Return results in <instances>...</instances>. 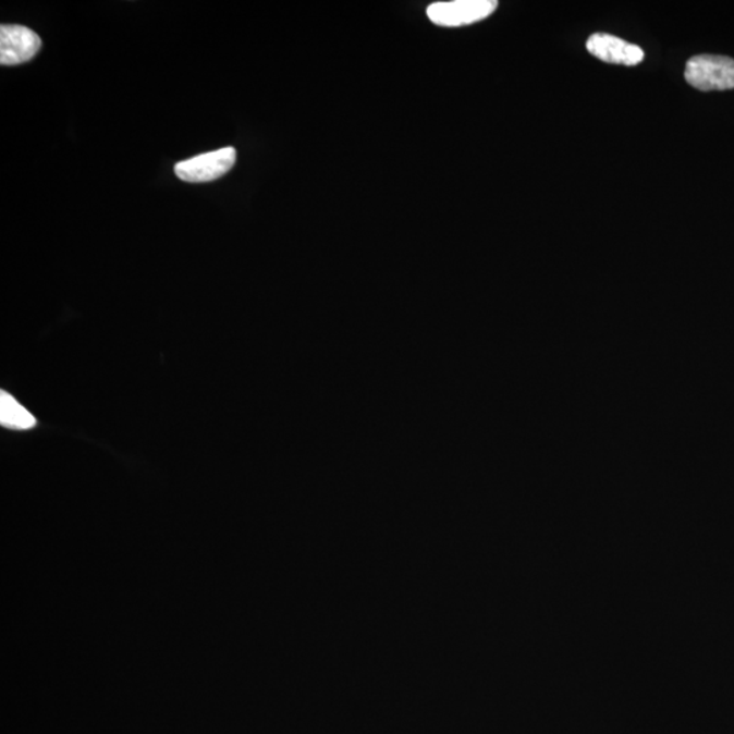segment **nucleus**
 <instances>
[{"label": "nucleus", "instance_id": "f257e3e1", "mask_svg": "<svg viewBox=\"0 0 734 734\" xmlns=\"http://www.w3.org/2000/svg\"><path fill=\"white\" fill-rule=\"evenodd\" d=\"M686 79L700 91L734 89V60L720 54H699L688 60Z\"/></svg>", "mask_w": 734, "mask_h": 734}, {"label": "nucleus", "instance_id": "f03ea898", "mask_svg": "<svg viewBox=\"0 0 734 734\" xmlns=\"http://www.w3.org/2000/svg\"><path fill=\"white\" fill-rule=\"evenodd\" d=\"M497 8L496 0H453L432 3L426 13L432 24L457 27L489 19Z\"/></svg>", "mask_w": 734, "mask_h": 734}, {"label": "nucleus", "instance_id": "7ed1b4c3", "mask_svg": "<svg viewBox=\"0 0 734 734\" xmlns=\"http://www.w3.org/2000/svg\"><path fill=\"white\" fill-rule=\"evenodd\" d=\"M237 151L233 147H223L217 151L205 152L179 162L174 167L178 178L186 183H207L222 178L234 167Z\"/></svg>", "mask_w": 734, "mask_h": 734}, {"label": "nucleus", "instance_id": "20e7f679", "mask_svg": "<svg viewBox=\"0 0 734 734\" xmlns=\"http://www.w3.org/2000/svg\"><path fill=\"white\" fill-rule=\"evenodd\" d=\"M41 38L29 27L22 25L0 26V63L15 65L29 62L40 51Z\"/></svg>", "mask_w": 734, "mask_h": 734}, {"label": "nucleus", "instance_id": "39448f33", "mask_svg": "<svg viewBox=\"0 0 734 734\" xmlns=\"http://www.w3.org/2000/svg\"><path fill=\"white\" fill-rule=\"evenodd\" d=\"M586 49L601 62L611 64L637 65L645 59L643 48L607 33L591 35Z\"/></svg>", "mask_w": 734, "mask_h": 734}, {"label": "nucleus", "instance_id": "423d86ee", "mask_svg": "<svg viewBox=\"0 0 734 734\" xmlns=\"http://www.w3.org/2000/svg\"><path fill=\"white\" fill-rule=\"evenodd\" d=\"M0 424L9 429L27 430L37 425L35 416L4 391L0 392Z\"/></svg>", "mask_w": 734, "mask_h": 734}]
</instances>
